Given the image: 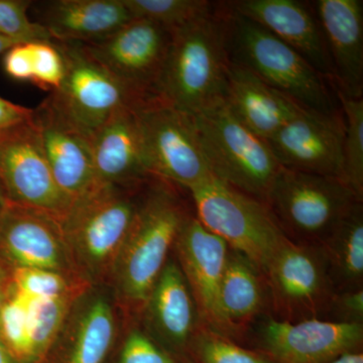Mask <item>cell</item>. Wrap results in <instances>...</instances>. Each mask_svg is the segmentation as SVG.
<instances>
[{
  "label": "cell",
  "instance_id": "obj_1",
  "mask_svg": "<svg viewBox=\"0 0 363 363\" xmlns=\"http://www.w3.org/2000/svg\"><path fill=\"white\" fill-rule=\"evenodd\" d=\"M229 65V7L217 2L209 13L173 30L157 97L197 116L223 102Z\"/></svg>",
  "mask_w": 363,
  "mask_h": 363
},
{
  "label": "cell",
  "instance_id": "obj_2",
  "mask_svg": "<svg viewBox=\"0 0 363 363\" xmlns=\"http://www.w3.org/2000/svg\"><path fill=\"white\" fill-rule=\"evenodd\" d=\"M152 179L131 187L96 182L62 217L72 262L86 283L111 277Z\"/></svg>",
  "mask_w": 363,
  "mask_h": 363
},
{
  "label": "cell",
  "instance_id": "obj_3",
  "mask_svg": "<svg viewBox=\"0 0 363 363\" xmlns=\"http://www.w3.org/2000/svg\"><path fill=\"white\" fill-rule=\"evenodd\" d=\"M177 187L156 177L152 179L112 267L117 297L131 308L143 310L184 222L192 213Z\"/></svg>",
  "mask_w": 363,
  "mask_h": 363
},
{
  "label": "cell",
  "instance_id": "obj_4",
  "mask_svg": "<svg viewBox=\"0 0 363 363\" xmlns=\"http://www.w3.org/2000/svg\"><path fill=\"white\" fill-rule=\"evenodd\" d=\"M230 61L262 79L303 108L327 116H340L334 85L303 58L264 28L229 6Z\"/></svg>",
  "mask_w": 363,
  "mask_h": 363
},
{
  "label": "cell",
  "instance_id": "obj_5",
  "mask_svg": "<svg viewBox=\"0 0 363 363\" xmlns=\"http://www.w3.org/2000/svg\"><path fill=\"white\" fill-rule=\"evenodd\" d=\"M360 201L340 179L281 168L264 203L286 240L321 247Z\"/></svg>",
  "mask_w": 363,
  "mask_h": 363
},
{
  "label": "cell",
  "instance_id": "obj_6",
  "mask_svg": "<svg viewBox=\"0 0 363 363\" xmlns=\"http://www.w3.org/2000/svg\"><path fill=\"white\" fill-rule=\"evenodd\" d=\"M187 191L198 220L264 274L286 240L266 203L214 176Z\"/></svg>",
  "mask_w": 363,
  "mask_h": 363
},
{
  "label": "cell",
  "instance_id": "obj_7",
  "mask_svg": "<svg viewBox=\"0 0 363 363\" xmlns=\"http://www.w3.org/2000/svg\"><path fill=\"white\" fill-rule=\"evenodd\" d=\"M192 117L215 178L266 202L281 168L266 140L242 125L224 101Z\"/></svg>",
  "mask_w": 363,
  "mask_h": 363
},
{
  "label": "cell",
  "instance_id": "obj_8",
  "mask_svg": "<svg viewBox=\"0 0 363 363\" xmlns=\"http://www.w3.org/2000/svg\"><path fill=\"white\" fill-rule=\"evenodd\" d=\"M150 175L179 187H194L213 177L192 116L161 99L136 107Z\"/></svg>",
  "mask_w": 363,
  "mask_h": 363
},
{
  "label": "cell",
  "instance_id": "obj_9",
  "mask_svg": "<svg viewBox=\"0 0 363 363\" xmlns=\"http://www.w3.org/2000/svg\"><path fill=\"white\" fill-rule=\"evenodd\" d=\"M64 60L63 80L49 95L52 104L72 123L93 138L121 107L140 106L123 85L80 43L52 40Z\"/></svg>",
  "mask_w": 363,
  "mask_h": 363
},
{
  "label": "cell",
  "instance_id": "obj_10",
  "mask_svg": "<svg viewBox=\"0 0 363 363\" xmlns=\"http://www.w3.org/2000/svg\"><path fill=\"white\" fill-rule=\"evenodd\" d=\"M264 274L272 316L289 322L326 320L334 290L321 248L286 240Z\"/></svg>",
  "mask_w": 363,
  "mask_h": 363
},
{
  "label": "cell",
  "instance_id": "obj_11",
  "mask_svg": "<svg viewBox=\"0 0 363 363\" xmlns=\"http://www.w3.org/2000/svg\"><path fill=\"white\" fill-rule=\"evenodd\" d=\"M173 39L159 23L133 18L106 39L86 45L138 105L159 99L157 86Z\"/></svg>",
  "mask_w": 363,
  "mask_h": 363
},
{
  "label": "cell",
  "instance_id": "obj_12",
  "mask_svg": "<svg viewBox=\"0 0 363 363\" xmlns=\"http://www.w3.org/2000/svg\"><path fill=\"white\" fill-rule=\"evenodd\" d=\"M0 185L7 203L61 220L72 199L55 180L30 121L0 130Z\"/></svg>",
  "mask_w": 363,
  "mask_h": 363
},
{
  "label": "cell",
  "instance_id": "obj_13",
  "mask_svg": "<svg viewBox=\"0 0 363 363\" xmlns=\"http://www.w3.org/2000/svg\"><path fill=\"white\" fill-rule=\"evenodd\" d=\"M259 318L250 348L278 363H321L362 350L363 324L323 319L289 322L272 315Z\"/></svg>",
  "mask_w": 363,
  "mask_h": 363
},
{
  "label": "cell",
  "instance_id": "obj_14",
  "mask_svg": "<svg viewBox=\"0 0 363 363\" xmlns=\"http://www.w3.org/2000/svg\"><path fill=\"white\" fill-rule=\"evenodd\" d=\"M343 135L342 113L327 116L303 108L267 143L281 168L344 182Z\"/></svg>",
  "mask_w": 363,
  "mask_h": 363
},
{
  "label": "cell",
  "instance_id": "obj_15",
  "mask_svg": "<svg viewBox=\"0 0 363 363\" xmlns=\"http://www.w3.org/2000/svg\"><path fill=\"white\" fill-rule=\"evenodd\" d=\"M0 255L14 269H48L82 279L59 219L39 210L7 204L0 215Z\"/></svg>",
  "mask_w": 363,
  "mask_h": 363
},
{
  "label": "cell",
  "instance_id": "obj_16",
  "mask_svg": "<svg viewBox=\"0 0 363 363\" xmlns=\"http://www.w3.org/2000/svg\"><path fill=\"white\" fill-rule=\"evenodd\" d=\"M174 250L202 323L228 337L219 308V291L225 269L228 245L191 213L177 236Z\"/></svg>",
  "mask_w": 363,
  "mask_h": 363
},
{
  "label": "cell",
  "instance_id": "obj_17",
  "mask_svg": "<svg viewBox=\"0 0 363 363\" xmlns=\"http://www.w3.org/2000/svg\"><path fill=\"white\" fill-rule=\"evenodd\" d=\"M30 123L60 189L72 201L95 183L92 138L79 130L45 98L33 109Z\"/></svg>",
  "mask_w": 363,
  "mask_h": 363
},
{
  "label": "cell",
  "instance_id": "obj_18",
  "mask_svg": "<svg viewBox=\"0 0 363 363\" xmlns=\"http://www.w3.org/2000/svg\"><path fill=\"white\" fill-rule=\"evenodd\" d=\"M145 333L173 357L189 355L202 320L176 259L169 257L143 308Z\"/></svg>",
  "mask_w": 363,
  "mask_h": 363
},
{
  "label": "cell",
  "instance_id": "obj_19",
  "mask_svg": "<svg viewBox=\"0 0 363 363\" xmlns=\"http://www.w3.org/2000/svg\"><path fill=\"white\" fill-rule=\"evenodd\" d=\"M229 6L307 60L333 83V69L314 9L297 0H238Z\"/></svg>",
  "mask_w": 363,
  "mask_h": 363
},
{
  "label": "cell",
  "instance_id": "obj_20",
  "mask_svg": "<svg viewBox=\"0 0 363 363\" xmlns=\"http://www.w3.org/2000/svg\"><path fill=\"white\" fill-rule=\"evenodd\" d=\"M314 11L321 26L333 69V84L341 94L363 95V1L318 0Z\"/></svg>",
  "mask_w": 363,
  "mask_h": 363
},
{
  "label": "cell",
  "instance_id": "obj_21",
  "mask_svg": "<svg viewBox=\"0 0 363 363\" xmlns=\"http://www.w3.org/2000/svg\"><path fill=\"white\" fill-rule=\"evenodd\" d=\"M92 150L98 183L131 187L152 178L135 106L126 105L111 114L93 135Z\"/></svg>",
  "mask_w": 363,
  "mask_h": 363
},
{
  "label": "cell",
  "instance_id": "obj_22",
  "mask_svg": "<svg viewBox=\"0 0 363 363\" xmlns=\"http://www.w3.org/2000/svg\"><path fill=\"white\" fill-rule=\"evenodd\" d=\"M30 9L56 42H100L133 20L123 0L32 1Z\"/></svg>",
  "mask_w": 363,
  "mask_h": 363
},
{
  "label": "cell",
  "instance_id": "obj_23",
  "mask_svg": "<svg viewBox=\"0 0 363 363\" xmlns=\"http://www.w3.org/2000/svg\"><path fill=\"white\" fill-rule=\"evenodd\" d=\"M223 101L242 125L266 142L303 109L252 72L231 61Z\"/></svg>",
  "mask_w": 363,
  "mask_h": 363
},
{
  "label": "cell",
  "instance_id": "obj_24",
  "mask_svg": "<svg viewBox=\"0 0 363 363\" xmlns=\"http://www.w3.org/2000/svg\"><path fill=\"white\" fill-rule=\"evenodd\" d=\"M90 288L75 301L60 332L66 345L64 363H104L116 337L111 298Z\"/></svg>",
  "mask_w": 363,
  "mask_h": 363
},
{
  "label": "cell",
  "instance_id": "obj_25",
  "mask_svg": "<svg viewBox=\"0 0 363 363\" xmlns=\"http://www.w3.org/2000/svg\"><path fill=\"white\" fill-rule=\"evenodd\" d=\"M267 304L264 274L245 255L229 248L219 291V308L228 337L240 343Z\"/></svg>",
  "mask_w": 363,
  "mask_h": 363
},
{
  "label": "cell",
  "instance_id": "obj_26",
  "mask_svg": "<svg viewBox=\"0 0 363 363\" xmlns=\"http://www.w3.org/2000/svg\"><path fill=\"white\" fill-rule=\"evenodd\" d=\"M363 201L344 216L321 250L334 293L363 289Z\"/></svg>",
  "mask_w": 363,
  "mask_h": 363
},
{
  "label": "cell",
  "instance_id": "obj_27",
  "mask_svg": "<svg viewBox=\"0 0 363 363\" xmlns=\"http://www.w3.org/2000/svg\"><path fill=\"white\" fill-rule=\"evenodd\" d=\"M87 288L56 298H30V344L33 362H38L56 342L74 303Z\"/></svg>",
  "mask_w": 363,
  "mask_h": 363
},
{
  "label": "cell",
  "instance_id": "obj_28",
  "mask_svg": "<svg viewBox=\"0 0 363 363\" xmlns=\"http://www.w3.org/2000/svg\"><path fill=\"white\" fill-rule=\"evenodd\" d=\"M343 117L344 182L363 200V99L336 90Z\"/></svg>",
  "mask_w": 363,
  "mask_h": 363
},
{
  "label": "cell",
  "instance_id": "obj_29",
  "mask_svg": "<svg viewBox=\"0 0 363 363\" xmlns=\"http://www.w3.org/2000/svg\"><path fill=\"white\" fill-rule=\"evenodd\" d=\"M193 363H278L262 351L247 347L202 324L189 347Z\"/></svg>",
  "mask_w": 363,
  "mask_h": 363
},
{
  "label": "cell",
  "instance_id": "obj_30",
  "mask_svg": "<svg viewBox=\"0 0 363 363\" xmlns=\"http://www.w3.org/2000/svg\"><path fill=\"white\" fill-rule=\"evenodd\" d=\"M133 18L154 21L172 32L213 11L217 2L205 0H123Z\"/></svg>",
  "mask_w": 363,
  "mask_h": 363
},
{
  "label": "cell",
  "instance_id": "obj_31",
  "mask_svg": "<svg viewBox=\"0 0 363 363\" xmlns=\"http://www.w3.org/2000/svg\"><path fill=\"white\" fill-rule=\"evenodd\" d=\"M30 298L13 288L0 312V339L14 362H33L30 344Z\"/></svg>",
  "mask_w": 363,
  "mask_h": 363
},
{
  "label": "cell",
  "instance_id": "obj_32",
  "mask_svg": "<svg viewBox=\"0 0 363 363\" xmlns=\"http://www.w3.org/2000/svg\"><path fill=\"white\" fill-rule=\"evenodd\" d=\"M13 288L30 298H56L90 286L83 279L40 269H14Z\"/></svg>",
  "mask_w": 363,
  "mask_h": 363
},
{
  "label": "cell",
  "instance_id": "obj_33",
  "mask_svg": "<svg viewBox=\"0 0 363 363\" xmlns=\"http://www.w3.org/2000/svg\"><path fill=\"white\" fill-rule=\"evenodd\" d=\"M32 1L0 0V35L18 42H52L51 35L28 16Z\"/></svg>",
  "mask_w": 363,
  "mask_h": 363
},
{
  "label": "cell",
  "instance_id": "obj_34",
  "mask_svg": "<svg viewBox=\"0 0 363 363\" xmlns=\"http://www.w3.org/2000/svg\"><path fill=\"white\" fill-rule=\"evenodd\" d=\"M28 49L32 58V83L51 92L58 89L65 72L58 47L54 42H30Z\"/></svg>",
  "mask_w": 363,
  "mask_h": 363
},
{
  "label": "cell",
  "instance_id": "obj_35",
  "mask_svg": "<svg viewBox=\"0 0 363 363\" xmlns=\"http://www.w3.org/2000/svg\"><path fill=\"white\" fill-rule=\"evenodd\" d=\"M118 363H179L145 331L133 329L124 340Z\"/></svg>",
  "mask_w": 363,
  "mask_h": 363
},
{
  "label": "cell",
  "instance_id": "obj_36",
  "mask_svg": "<svg viewBox=\"0 0 363 363\" xmlns=\"http://www.w3.org/2000/svg\"><path fill=\"white\" fill-rule=\"evenodd\" d=\"M326 320L340 323L363 324V289L334 293Z\"/></svg>",
  "mask_w": 363,
  "mask_h": 363
},
{
  "label": "cell",
  "instance_id": "obj_37",
  "mask_svg": "<svg viewBox=\"0 0 363 363\" xmlns=\"http://www.w3.org/2000/svg\"><path fill=\"white\" fill-rule=\"evenodd\" d=\"M4 70L13 80L32 82L33 67L28 43H21L4 52Z\"/></svg>",
  "mask_w": 363,
  "mask_h": 363
},
{
  "label": "cell",
  "instance_id": "obj_38",
  "mask_svg": "<svg viewBox=\"0 0 363 363\" xmlns=\"http://www.w3.org/2000/svg\"><path fill=\"white\" fill-rule=\"evenodd\" d=\"M32 114L33 109L0 97V130H9L30 121Z\"/></svg>",
  "mask_w": 363,
  "mask_h": 363
},
{
  "label": "cell",
  "instance_id": "obj_39",
  "mask_svg": "<svg viewBox=\"0 0 363 363\" xmlns=\"http://www.w3.org/2000/svg\"><path fill=\"white\" fill-rule=\"evenodd\" d=\"M321 363H363L362 350L344 353L339 357Z\"/></svg>",
  "mask_w": 363,
  "mask_h": 363
},
{
  "label": "cell",
  "instance_id": "obj_40",
  "mask_svg": "<svg viewBox=\"0 0 363 363\" xmlns=\"http://www.w3.org/2000/svg\"><path fill=\"white\" fill-rule=\"evenodd\" d=\"M11 283L7 279L4 269L0 266V312L6 303L9 292H11Z\"/></svg>",
  "mask_w": 363,
  "mask_h": 363
},
{
  "label": "cell",
  "instance_id": "obj_41",
  "mask_svg": "<svg viewBox=\"0 0 363 363\" xmlns=\"http://www.w3.org/2000/svg\"><path fill=\"white\" fill-rule=\"evenodd\" d=\"M14 359L11 357V353L9 352L6 345L0 339V363H14Z\"/></svg>",
  "mask_w": 363,
  "mask_h": 363
},
{
  "label": "cell",
  "instance_id": "obj_42",
  "mask_svg": "<svg viewBox=\"0 0 363 363\" xmlns=\"http://www.w3.org/2000/svg\"><path fill=\"white\" fill-rule=\"evenodd\" d=\"M21 43L23 42L7 39V38L1 37V35H0V54H4V52L7 51L9 48L13 47L14 45L21 44Z\"/></svg>",
  "mask_w": 363,
  "mask_h": 363
},
{
  "label": "cell",
  "instance_id": "obj_43",
  "mask_svg": "<svg viewBox=\"0 0 363 363\" xmlns=\"http://www.w3.org/2000/svg\"><path fill=\"white\" fill-rule=\"evenodd\" d=\"M7 204V200L6 196H4V190H2L1 185H0V215L2 214V212L6 209Z\"/></svg>",
  "mask_w": 363,
  "mask_h": 363
}]
</instances>
